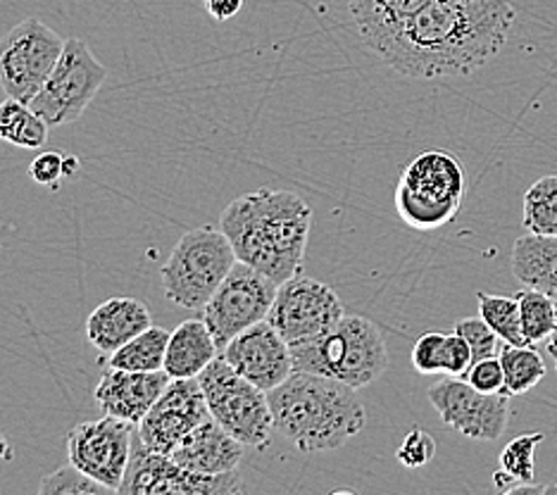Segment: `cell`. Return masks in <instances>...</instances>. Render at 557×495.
Wrapping results in <instances>:
<instances>
[{
    "mask_svg": "<svg viewBox=\"0 0 557 495\" xmlns=\"http://www.w3.org/2000/svg\"><path fill=\"white\" fill-rule=\"evenodd\" d=\"M170 332L162 326H148L146 332L124 343L120 350L108 355V364L115 370L129 372H158L164 367V355H168Z\"/></svg>",
    "mask_w": 557,
    "mask_h": 495,
    "instance_id": "obj_23",
    "label": "cell"
},
{
    "mask_svg": "<svg viewBox=\"0 0 557 495\" xmlns=\"http://www.w3.org/2000/svg\"><path fill=\"white\" fill-rule=\"evenodd\" d=\"M465 379L481 393H503L505 388V372L500 358H484L472 362Z\"/></svg>",
    "mask_w": 557,
    "mask_h": 495,
    "instance_id": "obj_33",
    "label": "cell"
},
{
    "mask_svg": "<svg viewBox=\"0 0 557 495\" xmlns=\"http://www.w3.org/2000/svg\"><path fill=\"white\" fill-rule=\"evenodd\" d=\"M108 70L100 65L82 38H67L55 70L29 108L41 114L50 126L77 122L94 103Z\"/></svg>",
    "mask_w": 557,
    "mask_h": 495,
    "instance_id": "obj_9",
    "label": "cell"
},
{
    "mask_svg": "<svg viewBox=\"0 0 557 495\" xmlns=\"http://www.w3.org/2000/svg\"><path fill=\"white\" fill-rule=\"evenodd\" d=\"M436 455V441L424 429H412L408 436L403 438L400 448L396 450L398 462L408 469H420L434 460Z\"/></svg>",
    "mask_w": 557,
    "mask_h": 495,
    "instance_id": "obj_32",
    "label": "cell"
},
{
    "mask_svg": "<svg viewBox=\"0 0 557 495\" xmlns=\"http://www.w3.org/2000/svg\"><path fill=\"white\" fill-rule=\"evenodd\" d=\"M244 3L246 0H202V5H206L208 15L214 20V22H226L236 17L240 10H244Z\"/></svg>",
    "mask_w": 557,
    "mask_h": 495,
    "instance_id": "obj_38",
    "label": "cell"
},
{
    "mask_svg": "<svg viewBox=\"0 0 557 495\" xmlns=\"http://www.w3.org/2000/svg\"><path fill=\"white\" fill-rule=\"evenodd\" d=\"M455 332H458L472 348V358L484 360V358H498L500 352V336L493 332V329L484 322V317H465L458 324H455Z\"/></svg>",
    "mask_w": 557,
    "mask_h": 495,
    "instance_id": "obj_30",
    "label": "cell"
},
{
    "mask_svg": "<svg viewBox=\"0 0 557 495\" xmlns=\"http://www.w3.org/2000/svg\"><path fill=\"white\" fill-rule=\"evenodd\" d=\"M278 284L256 267L236 262L220 288L202 308V322L208 324L220 350L248 326L268 320Z\"/></svg>",
    "mask_w": 557,
    "mask_h": 495,
    "instance_id": "obj_10",
    "label": "cell"
},
{
    "mask_svg": "<svg viewBox=\"0 0 557 495\" xmlns=\"http://www.w3.org/2000/svg\"><path fill=\"white\" fill-rule=\"evenodd\" d=\"M244 443L236 441L230 431L210 417L206 424L194 429L170 453V457L176 465L198 474H226L236 472L240 460H244Z\"/></svg>",
    "mask_w": 557,
    "mask_h": 495,
    "instance_id": "obj_18",
    "label": "cell"
},
{
    "mask_svg": "<svg viewBox=\"0 0 557 495\" xmlns=\"http://www.w3.org/2000/svg\"><path fill=\"white\" fill-rule=\"evenodd\" d=\"M479 314L484 317V322L500 336L503 343H510V346H527L524 334H522V320H519V302L517 298H505V296H491L479 290Z\"/></svg>",
    "mask_w": 557,
    "mask_h": 495,
    "instance_id": "obj_27",
    "label": "cell"
},
{
    "mask_svg": "<svg viewBox=\"0 0 557 495\" xmlns=\"http://www.w3.org/2000/svg\"><path fill=\"white\" fill-rule=\"evenodd\" d=\"M446 336L441 332L422 334L412 346V367L420 374H446Z\"/></svg>",
    "mask_w": 557,
    "mask_h": 495,
    "instance_id": "obj_31",
    "label": "cell"
},
{
    "mask_svg": "<svg viewBox=\"0 0 557 495\" xmlns=\"http://www.w3.org/2000/svg\"><path fill=\"white\" fill-rule=\"evenodd\" d=\"M344 314V302L332 286L300 272L278 284L268 322L284 336L286 343H294L322 334Z\"/></svg>",
    "mask_w": 557,
    "mask_h": 495,
    "instance_id": "obj_14",
    "label": "cell"
},
{
    "mask_svg": "<svg viewBox=\"0 0 557 495\" xmlns=\"http://www.w3.org/2000/svg\"><path fill=\"white\" fill-rule=\"evenodd\" d=\"M274 429L300 453L336 450L360 434L367 422L358 388L344 381L294 372L268 391Z\"/></svg>",
    "mask_w": 557,
    "mask_h": 495,
    "instance_id": "obj_3",
    "label": "cell"
},
{
    "mask_svg": "<svg viewBox=\"0 0 557 495\" xmlns=\"http://www.w3.org/2000/svg\"><path fill=\"white\" fill-rule=\"evenodd\" d=\"M522 226L529 234L557 236V176H541L529 186L522 206Z\"/></svg>",
    "mask_w": 557,
    "mask_h": 495,
    "instance_id": "obj_25",
    "label": "cell"
},
{
    "mask_svg": "<svg viewBox=\"0 0 557 495\" xmlns=\"http://www.w3.org/2000/svg\"><path fill=\"white\" fill-rule=\"evenodd\" d=\"M515 298L519 302V320H522L527 346L536 348L539 343H546L557 324V302L536 288L517 290Z\"/></svg>",
    "mask_w": 557,
    "mask_h": 495,
    "instance_id": "obj_26",
    "label": "cell"
},
{
    "mask_svg": "<svg viewBox=\"0 0 557 495\" xmlns=\"http://www.w3.org/2000/svg\"><path fill=\"white\" fill-rule=\"evenodd\" d=\"M29 114H32V108L27 103L8 96L3 103H0V138L15 146L24 124L29 120Z\"/></svg>",
    "mask_w": 557,
    "mask_h": 495,
    "instance_id": "obj_34",
    "label": "cell"
},
{
    "mask_svg": "<svg viewBox=\"0 0 557 495\" xmlns=\"http://www.w3.org/2000/svg\"><path fill=\"white\" fill-rule=\"evenodd\" d=\"M214 358H220V346L208 324L186 320L170 334L162 370L170 379H196Z\"/></svg>",
    "mask_w": 557,
    "mask_h": 495,
    "instance_id": "obj_21",
    "label": "cell"
},
{
    "mask_svg": "<svg viewBox=\"0 0 557 495\" xmlns=\"http://www.w3.org/2000/svg\"><path fill=\"white\" fill-rule=\"evenodd\" d=\"M41 495H110L112 491L103 484H98L96 479H91L88 474H84L79 467H74L72 462L55 469L53 474L44 477L41 486H39Z\"/></svg>",
    "mask_w": 557,
    "mask_h": 495,
    "instance_id": "obj_29",
    "label": "cell"
},
{
    "mask_svg": "<svg viewBox=\"0 0 557 495\" xmlns=\"http://www.w3.org/2000/svg\"><path fill=\"white\" fill-rule=\"evenodd\" d=\"M474 362L472 348L458 332L446 336V374L448 376H465Z\"/></svg>",
    "mask_w": 557,
    "mask_h": 495,
    "instance_id": "obj_35",
    "label": "cell"
},
{
    "mask_svg": "<svg viewBox=\"0 0 557 495\" xmlns=\"http://www.w3.org/2000/svg\"><path fill=\"white\" fill-rule=\"evenodd\" d=\"M312 210L294 190L258 188L238 196L222 212L220 228L238 262L256 267L276 284L300 274L306 262Z\"/></svg>",
    "mask_w": 557,
    "mask_h": 495,
    "instance_id": "obj_2",
    "label": "cell"
},
{
    "mask_svg": "<svg viewBox=\"0 0 557 495\" xmlns=\"http://www.w3.org/2000/svg\"><path fill=\"white\" fill-rule=\"evenodd\" d=\"M208 410L246 448H268L274 431L268 393L236 374L226 360L214 358L198 374Z\"/></svg>",
    "mask_w": 557,
    "mask_h": 495,
    "instance_id": "obj_7",
    "label": "cell"
},
{
    "mask_svg": "<svg viewBox=\"0 0 557 495\" xmlns=\"http://www.w3.org/2000/svg\"><path fill=\"white\" fill-rule=\"evenodd\" d=\"M210 410L196 379H172L148 414L136 424V436L148 450L170 455L194 429L206 424Z\"/></svg>",
    "mask_w": 557,
    "mask_h": 495,
    "instance_id": "obj_15",
    "label": "cell"
},
{
    "mask_svg": "<svg viewBox=\"0 0 557 495\" xmlns=\"http://www.w3.org/2000/svg\"><path fill=\"white\" fill-rule=\"evenodd\" d=\"M220 358L264 393L284 384L294 374L290 346L268 320L248 326L246 332L232 338L220 350Z\"/></svg>",
    "mask_w": 557,
    "mask_h": 495,
    "instance_id": "obj_16",
    "label": "cell"
},
{
    "mask_svg": "<svg viewBox=\"0 0 557 495\" xmlns=\"http://www.w3.org/2000/svg\"><path fill=\"white\" fill-rule=\"evenodd\" d=\"M48 122L41 117V114H36L32 110L27 124H24V129L17 138V148H24V150H41L48 141Z\"/></svg>",
    "mask_w": 557,
    "mask_h": 495,
    "instance_id": "obj_37",
    "label": "cell"
},
{
    "mask_svg": "<svg viewBox=\"0 0 557 495\" xmlns=\"http://www.w3.org/2000/svg\"><path fill=\"white\" fill-rule=\"evenodd\" d=\"M429 3L432 0H348V10L360 41L379 55Z\"/></svg>",
    "mask_w": 557,
    "mask_h": 495,
    "instance_id": "obj_20",
    "label": "cell"
},
{
    "mask_svg": "<svg viewBox=\"0 0 557 495\" xmlns=\"http://www.w3.org/2000/svg\"><path fill=\"white\" fill-rule=\"evenodd\" d=\"M136 424L117 417L88 419L67 434V457L84 474L117 493L132 460Z\"/></svg>",
    "mask_w": 557,
    "mask_h": 495,
    "instance_id": "obj_12",
    "label": "cell"
},
{
    "mask_svg": "<svg viewBox=\"0 0 557 495\" xmlns=\"http://www.w3.org/2000/svg\"><path fill=\"white\" fill-rule=\"evenodd\" d=\"M236 262L232 240L222 228H188L160 270L164 296L180 308L202 310Z\"/></svg>",
    "mask_w": 557,
    "mask_h": 495,
    "instance_id": "obj_6",
    "label": "cell"
},
{
    "mask_svg": "<svg viewBox=\"0 0 557 495\" xmlns=\"http://www.w3.org/2000/svg\"><path fill=\"white\" fill-rule=\"evenodd\" d=\"M498 358L505 372L503 396H524V393H529L546 379V362H543L536 348L510 346V343H505V346H500Z\"/></svg>",
    "mask_w": 557,
    "mask_h": 495,
    "instance_id": "obj_24",
    "label": "cell"
},
{
    "mask_svg": "<svg viewBox=\"0 0 557 495\" xmlns=\"http://www.w3.org/2000/svg\"><path fill=\"white\" fill-rule=\"evenodd\" d=\"M465 200V168L448 150H424L403 170L396 186L398 218L434 232L458 218Z\"/></svg>",
    "mask_w": 557,
    "mask_h": 495,
    "instance_id": "obj_5",
    "label": "cell"
},
{
    "mask_svg": "<svg viewBox=\"0 0 557 495\" xmlns=\"http://www.w3.org/2000/svg\"><path fill=\"white\" fill-rule=\"evenodd\" d=\"M512 274L522 286L557 302V236H519L512 248Z\"/></svg>",
    "mask_w": 557,
    "mask_h": 495,
    "instance_id": "obj_22",
    "label": "cell"
},
{
    "mask_svg": "<svg viewBox=\"0 0 557 495\" xmlns=\"http://www.w3.org/2000/svg\"><path fill=\"white\" fill-rule=\"evenodd\" d=\"M170 374L158 372H129V370H110L100 376L94 391L98 408L103 414L124 419V422L138 424L153 408L158 398L170 386Z\"/></svg>",
    "mask_w": 557,
    "mask_h": 495,
    "instance_id": "obj_17",
    "label": "cell"
},
{
    "mask_svg": "<svg viewBox=\"0 0 557 495\" xmlns=\"http://www.w3.org/2000/svg\"><path fill=\"white\" fill-rule=\"evenodd\" d=\"M65 41L41 20L27 17L0 38V86L5 96L32 103L55 70Z\"/></svg>",
    "mask_w": 557,
    "mask_h": 495,
    "instance_id": "obj_8",
    "label": "cell"
},
{
    "mask_svg": "<svg viewBox=\"0 0 557 495\" xmlns=\"http://www.w3.org/2000/svg\"><path fill=\"white\" fill-rule=\"evenodd\" d=\"M148 326H153V317L146 302L138 298H110L88 314L86 338L98 352L112 355Z\"/></svg>",
    "mask_w": 557,
    "mask_h": 495,
    "instance_id": "obj_19",
    "label": "cell"
},
{
    "mask_svg": "<svg viewBox=\"0 0 557 495\" xmlns=\"http://www.w3.org/2000/svg\"><path fill=\"white\" fill-rule=\"evenodd\" d=\"M515 15L510 0H432L376 58L410 79L470 76L508 44Z\"/></svg>",
    "mask_w": 557,
    "mask_h": 495,
    "instance_id": "obj_1",
    "label": "cell"
},
{
    "mask_svg": "<svg viewBox=\"0 0 557 495\" xmlns=\"http://www.w3.org/2000/svg\"><path fill=\"white\" fill-rule=\"evenodd\" d=\"M543 434H522L512 438L500 453V469L517 481H536V448L541 446Z\"/></svg>",
    "mask_w": 557,
    "mask_h": 495,
    "instance_id": "obj_28",
    "label": "cell"
},
{
    "mask_svg": "<svg viewBox=\"0 0 557 495\" xmlns=\"http://www.w3.org/2000/svg\"><path fill=\"white\" fill-rule=\"evenodd\" d=\"M244 491L238 469L226 474H198L176 465L170 455L148 450L134 434L132 460L120 495H232Z\"/></svg>",
    "mask_w": 557,
    "mask_h": 495,
    "instance_id": "obj_11",
    "label": "cell"
},
{
    "mask_svg": "<svg viewBox=\"0 0 557 495\" xmlns=\"http://www.w3.org/2000/svg\"><path fill=\"white\" fill-rule=\"evenodd\" d=\"M294 372L329 376L352 388H364L386 372L388 350L374 322L344 314L322 334L288 343Z\"/></svg>",
    "mask_w": 557,
    "mask_h": 495,
    "instance_id": "obj_4",
    "label": "cell"
},
{
    "mask_svg": "<svg viewBox=\"0 0 557 495\" xmlns=\"http://www.w3.org/2000/svg\"><path fill=\"white\" fill-rule=\"evenodd\" d=\"M555 364H557V362H555Z\"/></svg>",
    "mask_w": 557,
    "mask_h": 495,
    "instance_id": "obj_42",
    "label": "cell"
},
{
    "mask_svg": "<svg viewBox=\"0 0 557 495\" xmlns=\"http://www.w3.org/2000/svg\"><path fill=\"white\" fill-rule=\"evenodd\" d=\"M546 346H548V352L553 355V358H555V362H557V324H555V329H553V334H550V338L546 341Z\"/></svg>",
    "mask_w": 557,
    "mask_h": 495,
    "instance_id": "obj_40",
    "label": "cell"
},
{
    "mask_svg": "<svg viewBox=\"0 0 557 495\" xmlns=\"http://www.w3.org/2000/svg\"><path fill=\"white\" fill-rule=\"evenodd\" d=\"M79 160L74 158V156H62V174L67 176V180H72V176H77L79 174Z\"/></svg>",
    "mask_w": 557,
    "mask_h": 495,
    "instance_id": "obj_39",
    "label": "cell"
},
{
    "mask_svg": "<svg viewBox=\"0 0 557 495\" xmlns=\"http://www.w3.org/2000/svg\"><path fill=\"white\" fill-rule=\"evenodd\" d=\"M29 176L41 186H50V188H58V182L62 180V156L60 152H39L29 164Z\"/></svg>",
    "mask_w": 557,
    "mask_h": 495,
    "instance_id": "obj_36",
    "label": "cell"
},
{
    "mask_svg": "<svg viewBox=\"0 0 557 495\" xmlns=\"http://www.w3.org/2000/svg\"><path fill=\"white\" fill-rule=\"evenodd\" d=\"M10 457H12L10 443L5 441V436H0V460H10Z\"/></svg>",
    "mask_w": 557,
    "mask_h": 495,
    "instance_id": "obj_41",
    "label": "cell"
},
{
    "mask_svg": "<svg viewBox=\"0 0 557 495\" xmlns=\"http://www.w3.org/2000/svg\"><path fill=\"white\" fill-rule=\"evenodd\" d=\"M441 422L472 441H498L510 419V398L481 393L465 376H448L426 391Z\"/></svg>",
    "mask_w": 557,
    "mask_h": 495,
    "instance_id": "obj_13",
    "label": "cell"
}]
</instances>
